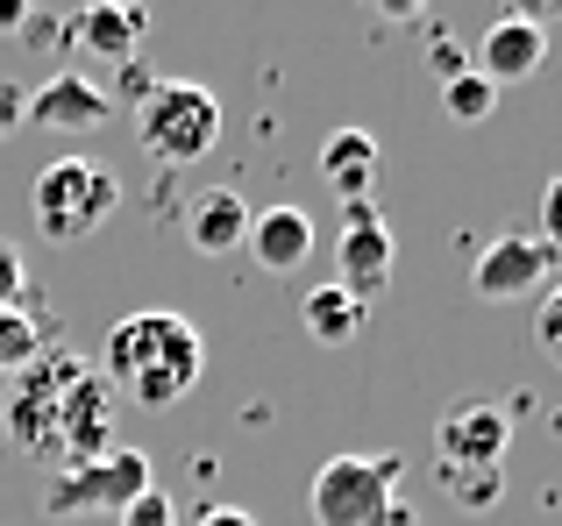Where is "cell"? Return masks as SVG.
<instances>
[{
  "instance_id": "1",
  "label": "cell",
  "mask_w": 562,
  "mask_h": 526,
  "mask_svg": "<svg viewBox=\"0 0 562 526\" xmlns=\"http://www.w3.org/2000/svg\"><path fill=\"white\" fill-rule=\"evenodd\" d=\"M206 370V342L186 313L171 306H143V313L114 320L108 348H100V377H108L114 399H136L150 413H171Z\"/></svg>"
},
{
  "instance_id": "2",
  "label": "cell",
  "mask_w": 562,
  "mask_h": 526,
  "mask_svg": "<svg viewBox=\"0 0 562 526\" xmlns=\"http://www.w3.org/2000/svg\"><path fill=\"white\" fill-rule=\"evenodd\" d=\"M114 207H122V179L100 157H57L29 185V214H36L43 242H86L93 228L114 221Z\"/></svg>"
},
{
  "instance_id": "3",
  "label": "cell",
  "mask_w": 562,
  "mask_h": 526,
  "mask_svg": "<svg viewBox=\"0 0 562 526\" xmlns=\"http://www.w3.org/2000/svg\"><path fill=\"white\" fill-rule=\"evenodd\" d=\"M136 142H143V157L165 164V171L200 164L221 142V100L192 79H157L150 93L136 100Z\"/></svg>"
},
{
  "instance_id": "4",
  "label": "cell",
  "mask_w": 562,
  "mask_h": 526,
  "mask_svg": "<svg viewBox=\"0 0 562 526\" xmlns=\"http://www.w3.org/2000/svg\"><path fill=\"white\" fill-rule=\"evenodd\" d=\"M398 477H406V462L392 448H378V456H328L314 470L306 513H314V526H384L398 505Z\"/></svg>"
},
{
  "instance_id": "5",
  "label": "cell",
  "mask_w": 562,
  "mask_h": 526,
  "mask_svg": "<svg viewBox=\"0 0 562 526\" xmlns=\"http://www.w3.org/2000/svg\"><path fill=\"white\" fill-rule=\"evenodd\" d=\"M86 370H93V363H79L71 348H57V342H50L22 377H14V399H8V442L22 448L29 462H57V470H65V456H57V405H65V391L79 385Z\"/></svg>"
},
{
  "instance_id": "6",
  "label": "cell",
  "mask_w": 562,
  "mask_h": 526,
  "mask_svg": "<svg viewBox=\"0 0 562 526\" xmlns=\"http://www.w3.org/2000/svg\"><path fill=\"white\" fill-rule=\"evenodd\" d=\"M143 491H150V456H143V448H108L100 462L57 470L43 505H50V513H71V519H79V513H114V519H122Z\"/></svg>"
},
{
  "instance_id": "7",
  "label": "cell",
  "mask_w": 562,
  "mask_h": 526,
  "mask_svg": "<svg viewBox=\"0 0 562 526\" xmlns=\"http://www.w3.org/2000/svg\"><path fill=\"white\" fill-rule=\"evenodd\" d=\"M513 420L492 399H456L435 427V470H506Z\"/></svg>"
},
{
  "instance_id": "8",
  "label": "cell",
  "mask_w": 562,
  "mask_h": 526,
  "mask_svg": "<svg viewBox=\"0 0 562 526\" xmlns=\"http://www.w3.org/2000/svg\"><path fill=\"white\" fill-rule=\"evenodd\" d=\"M549 277H555V250L541 236H498V242H484L477 263H470V291L477 299H541L549 291Z\"/></svg>"
},
{
  "instance_id": "9",
  "label": "cell",
  "mask_w": 562,
  "mask_h": 526,
  "mask_svg": "<svg viewBox=\"0 0 562 526\" xmlns=\"http://www.w3.org/2000/svg\"><path fill=\"white\" fill-rule=\"evenodd\" d=\"M114 391H108V377L100 370H86L79 385L65 391V405H57V456H65V470H79V462H100L108 448H122L114 442Z\"/></svg>"
},
{
  "instance_id": "10",
  "label": "cell",
  "mask_w": 562,
  "mask_h": 526,
  "mask_svg": "<svg viewBox=\"0 0 562 526\" xmlns=\"http://www.w3.org/2000/svg\"><path fill=\"white\" fill-rule=\"evenodd\" d=\"M335 263H342L335 285L357 291L363 306H371V291L392 277V228H384V214L371 199H349V228H342V242H335Z\"/></svg>"
},
{
  "instance_id": "11",
  "label": "cell",
  "mask_w": 562,
  "mask_h": 526,
  "mask_svg": "<svg viewBox=\"0 0 562 526\" xmlns=\"http://www.w3.org/2000/svg\"><path fill=\"white\" fill-rule=\"evenodd\" d=\"M541 65H549V28L520 22V14H498V22L484 28L477 57H470V71L492 79V85H527Z\"/></svg>"
},
{
  "instance_id": "12",
  "label": "cell",
  "mask_w": 562,
  "mask_h": 526,
  "mask_svg": "<svg viewBox=\"0 0 562 526\" xmlns=\"http://www.w3.org/2000/svg\"><path fill=\"white\" fill-rule=\"evenodd\" d=\"M108 114H114V100L100 93L93 79H79V71H57V79H43L36 93H29L22 122L57 128V136H86V128H100Z\"/></svg>"
},
{
  "instance_id": "13",
  "label": "cell",
  "mask_w": 562,
  "mask_h": 526,
  "mask_svg": "<svg viewBox=\"0 0 562 526\" xmlns=\"http://www.w3.org/2000/svg\"><path fill=\"white\" fill-rule=\"evenodd\" d=\"M314 214L306 207H263V214H249V256L263 263V271H278V277H292V271H306V256H314Z\"/></svg>"
},
{
  "instance_id": "14",
  "label": "cell",
  "mask_w": 562,
  "mask_h": 526,
  "mask_svg": "<svg viewBox=\"0 0 562 526\" xmlns=\"http://www.w3.org/2000/svg\"><path fill=\"white\" fill-rule=\"evenodd\" d=\"M186 242L200 256H228V250H243L249 242V199L243 193H228V185H214V193H200L186 207Z\"/></svg>"
},
{
  "instance_id": "15",
  "label": "cell",
  "mask_w": 562,
  "mask_h": 526,
  "mask_svg": "<svg viewBox=\"0 0 562 526\" xmlns=\"http://www.w3.org/2000/svg\"><path fill=\"white\" fill-rule=\"evenodd\" d=\"M143 28H150V14L143 8H86V14H71V43H79L86 57H108V65H136V43H143Z\"/></svg>"
},
{
  "instance_id": "16",
  "label": "cell",
  "mask_w": 562,
  "mask_h": 526,
  "mask_svg": "<svg viewBox=\"0 0 562 526\" xmlns=\"http://www.w3.org/2000/svg\"><path fill=\"white\" fill-rule=\"evenodd\" d=\"M321 171H328V185L349 199H371V179H378V136L371 128H335L328 142H321Z\"/></svg>"
},
{
  "instance_id": "17",
  "label": "cell",
  "mask_w": 562,
  "mask_h": 526,
  "mask_svg": "<svg viewBox=\"0 0 562 526\" xmlns=\"http://www.w3.org/2000/svg\"><path fill=\"white\" fill-rule=\"evenodd\" d=\"M363 320H371V306H363L357 291H342V285H314V291L300 299V328H306V342H321V348L357 342Z\"/></svg>"
},
{
  "instance_id": "18",
  "label": "cell",
  "mask_w": 562,
  "mask_h": 526,
  "mask_svg": "<svg viewBox=\"0 0 562 526\" xmlns=\"http://www.w3.org/2000/svg\"><path fill=\"white\" fill-rule=\"evenodd\" d=\"M43 348H50V328L36 320V306H0V377H22Z\"/></svg>"
},
{
  "instance_id": "19",
  "label": "cell",
  "mask_w": 562,
  "mask_h": 526,
  "mask_svg": "<svg viewBox=\"0 0 562 526\" xmlns=\"http://www.w3.org/2000/svg\"><path fill=\"white\" fill-rule=\"evenodd\" d=\"M441 114H449V122H463V128L492 122V114H498V85L477 79V71H463V79L441 85Z\"/></svg>"
},
{
  "instance_id": "20",
  "label": "cell",
  "mask_w": 562,
  "mask_h": 526,
  "mask_svg": "<svg viewBox=\"0 0 562 526\" xmlns=\"http://www.w3.org/2000/svg\"><path fill=\"white\" fill-rule=\"evenodd\" d=\"M435 477L456 499V513H492L498 491H506V470H435Z\"/></svg>"
},
{
  "instance_id": "21",
  "label": "cell",
  "mask_w": 562,
  "mask_h": 526,
  "mask_svg": "<svg viewBox=\"0 0 562 526\" xmlns=\"http://www.w3.org/2000/svg\"><path fill=\"white\" fill-rule=\"evenodd\" d=\"M114 526H179V505H171V499H165V491H157V484H150V491H143V499H136V505H128V513H122V519H114Z\"/></svg>"
},
{
  "instance_id": "22",
  "label": "cell",
  "mask_w": 562,
  "mask_h": 526,
  "mask_svg": "<svg viewBox=\"0 0 562 526\" xmlns=\"http://www.w3.org/2000/svg\"><path fill=\"white\" fill-rule=\"evenodd\" d=\"M0 306H29V263L14 242H0Z\"/></svg>"
},
{
  "instance_id": "23",
  "label": "cell",
  "mask_w": 562,
  "mask_h": 526,
  "mask_svg": "<svg viewBox=\"0 0 562 526\" xmlns=\"http://www.w3.org/2000/svg\"><path fill=\"white\" fill-rule=\"evenodd\" d=\"M541 348H549V363H562V285L541 291Z\"/></svg>"
},
{
  "instance_id": "24",
  "label": "cell",
  "mask_w": 562,
  "mask_h": 526,
  "mask_svg": "<svg viewBox=\"0 0 562 526\" xmlns=\"http://www.w3.org/2000/svg\"><path fill=\"white\" fill-rule=\"evenodd\" d=\"M435 71H441V85L463 79V71H470V50H463L456 36H435Z\"/></svg>"
},
{
  "instance_id": "25",
  "label": "cell",
  "mask_w": 562,
  "mask_h": 526,
  "mask_svg": "<svg viewBox=\"0 0 562 526\" xmlns=\"http://www.w3.org/2000/svg\"><path fill=\"white\" fill-rule=\"evenodd\" d=\"M22 43H36V50H43V43H71V22H50V14H29V22H22Z\"/></svg>"
},
{
  "instance_id": "26",
  "label": "cell",
  "mask_w": 562,
  "mask_h": 526,
  "mask_svg": "<svg viewBox=\"0 0 562 526\" xmlns=\"http://www.w3.org/2000/svg\"><path fill=\"white\" fill-rule=\"evenodd\" d=\"M22 107H29V93L14 79H0V136H14V128H22Z\"/></svg>"
},
{
  "instance_id": "27",
  "label": "cell",
  "mask_w": 562,
  "mask_h": 526,
  "mask_svg": "<svg viewBox=\"0 0 562 526\" xmlns=\"http://www.w3.org/2000/svg\"><path fill=\"white\" fill-rule=\"evenodd\" d=\"M541 228H549L541 242H549V250H562V179L549 185V199H541Z\"/></svg>"
},
{
  "instance_id": "28",
  "label": "cell",
  "mask_w": 562,
  "mask_h": 526,
  "mask_svg": "<svg viewBox=\"0 0 562 526\" xmlns=\"http://www.w3.org/2000/svg\"><path fill=\"white\" fill-rule=\"evenodd\" d=\"M192 526H257V519H249L243 505H206V513L192 519Z\"/></svg>"
},
{
  "instance_id": "29",
  "label": "cell",
  "mask_w": 562,
  "mask_h": 526,
  "mask_svg": "<svg viewBox=\"0 0 562 526\" xmlns=\"http://www.w3.org/2000/svg\"><path fill=\"white\" fill-rule=\"evenodd\" d=\"M150 85H157V79H150V71H143V65H122V93H128V100H143V93H150Z\"/></svg>"
},
{
  "instance_id": "30",
  "label": "cell",
  "mask_w": 562,
  "mask_h": 526,
  "mask_svg": "<svg viewBox=\"0 0 562 526\" xmlns=\"http://www.w3.org/2000/svg\"><path fill=\"white\" fill-rule=\"evenodd\" d=\"M22 22H29L22 0H0V36H22Z\"/></svg>"
}]
</instances>
